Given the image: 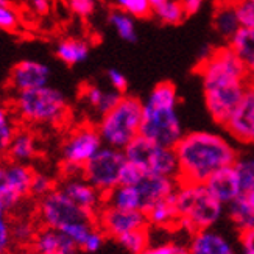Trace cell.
Wrapping results in <instances>:
<instances>
[{
  "label": "cell",
  "mask_w": 254,
  "mask_h": 254,
  "mask_svg": "<svg viewBox=\"0 0 254 254\" xmlns=\"http://www.w3.org/2000/svg\"><path fill=\"white\" fill-rule=\"evenodd\" d=\"M203 81L204 103L215 124L225 125L253 83L244 63L229 46L217 47L196 65Z\"/></svg>",
  "instance_id": "6da1fadb"
},
{
  "label": "cell",
  "mask_w": 254,
  "mask_h": 254,
  "mask_svg": "<svg viewBox=\"0 0 254 254\" xmlns=\"http://www.w3.org/2000/svg\"><path fill=\"white\" fill-rule=\"evenodd\" d=\"M180 183L206 184L214 173L233 167L239 151L228 137L211 131L186 132L175 147Z\"/></svg>",
  "instance_id": "7a4b0ae2"
},
{
  "label": "cell",
  "mask_w": 254,
  "mask_h": 254,
  "mask_svg": "<svg viewBox=\"0 0 254 254\" xmlns=\"http://www.w3.org/2000/svg\"><path fill=\"white\" fill-rule=\"evenodd\" d=\"M186 134L178 114V92L170 81H161L153 87L143 102L140 136L175 148Z\"/></svg>",
  "instance_id": "3957f363"
},
{
  "label": "cell",
  "mask_w": 254,
  "mask_h": 254,
  "mask_svg": "<svg viewBox=\"0 0 254 254\" xmlns=\"http://www.w3.org/2000/svg\"><path fill=\"white\" fill-rule=\"evenodd\" d=\"M175 203L180 212L178 229L189 236L212 229L225 212V206L209 192L206 184L180 183Z\"/></svg>",
  "instance_id": "277c9868"
},
{
  "label": "cell",
  "mask_w": 254,
  "mask_h": 254,
  "mask_svg": "<svg viewBox=\"0 0 254 254\" xmlns=\"http://www.w3.org/2000/svg\"><path fill=\"white\" fill-rule=\"evenodd\" d=\"M143 102L134 95H124L120 102L100 117L97 128L105 147L125 150L140 136Z\"/></svg>",
  "instance_id": "5b68a950"
},
{
  "label": "cell",
  "mask_w": 254,
  "mask_h": 254,
  "mask_svg": "<svg viewBox=\"0 0 254 254\" xmlns=\"http://www.w3.org/2000/svg\"><path fill=\"white\" fill-rule=\"evenodd\" d=\"M13 111L30 125H58L69 114L65 95L52 86L16 94Z\"/></svg>",
  "instance_id": "8992f818"
},
{
  "label": "cell",
  "mask_w": 254,
  "mask_h": 254,
  "mask_svg": "<svg viewBox=\"0 0 254 254\" xmlns=\"http://www.w3.org/2000/svg\"><path fill=\"white\" fill-rule=\"evenodd\" d=\"M128 162L134 164L145 175H159L178 180L180 165L175 148L162 147L159 143L139 136L124 150Z\"/></svg>",
  "instance_id": "52a82bcc"
},
{
  "label": "cell",
  "mask_w": 254,
  "mask_h": 254,
  "mask_svg": "<svg viewBox=\"0 0 254 254\" xmlns=\"http://www.w3.org/2000/svg\"><path fill=\"white\" fill-rule=\"evenodd\" d=\"M105 147L95 125L83 124L75 128L63 143V165L65 178L80 176L83 167Z\"/></svg>",
  "instance_id": "ba28073f"
},
{
  "label": "cell",
  "mask_w": 254,
  "mask_h": 254,
  "mask_svg": "<svg viewBox=\"0 0 254 254\" xmlns=\"http://www.w3.org/2000/svg\"><path fill=\"white\" fill-rule=\"evenodd\" d=\"M38 220L42 226L64 233L65 229L78 223L92 222V220H95V217L83 211L80 206H76L58 187V189H55L47 196L39 200Z\"/></svg>",
  "instance_id": "9c48e42d"
},
{
  "label": "cell",
  "mask_w": 254,
  "mask_h": 254,
  "mask_svg": "<svg viewBox=\"0 0 254 254\" xmlns=\"http://www.w3.org/2000/svg\"><path fill=\"white\" fill-rule=\"evenodd\" d=\"M127 164L124 150L103 147L83 167V178L105 196L120 186V175Z\"/></svg>",
  "instance_id": "30bf717a"
},
{
  "label": "cell",
  "mask_w": 254,
  "mask_h": 254,
  "mask_svg": "<svg viewBox=\"0 0 254 254\" xmlns=\"http://www.w3.org/2000/svg\"><path fill=\"white\" fill-rule=\"evenodd\" d=\"M95 220L97 226L103 231L105 236L116 240L131 231L148 228V220L143 211H129V209H119L108 204H105L102 211L97 214Z\"/></svg>",
  "instance_id": "8fae6325"
},
{
  "label": "cell",
  "mask_w": 254,
  "mask_h": 254,
  "mask_svg": "<svg viewBox=\"0 0 254 254\" xmlns=\"http://www.w3.org/2000/svg\"><path fill=\"white\" fill-rule=\"evenodd\" d=\"M228 134L244 145H254V83L248 86L245 97L225 125Z\"/></svg>",
  "instance_id": "7c38bea8"
},
{
  "label": "cell",
  "mask_w": 254,
  "mask_h": 254,
  "mask_svg": "<svg viewBox=\"0 0 254 254\" xmlns=\"http://www.w3.org/2000/svg\"><path fill=\"white\" fill-rule=\"evenodd\" d=\"M50 69L49 65L35 60L19 61L9 72V87L16 94L39 89V87L49 86Z\"/></svg>",
  "instance_id": "4fadbf2b"
},
{
  "label": "cell",
  "mask_w": 254,
  "mask_h": 254,
  "mask_svg": "<svg viewBox=\"0 0 254 254\" xmlns=\"http://www.w3.org/2000/svg\"><path fill=\"white\" fill-rule=\"evenodd\" d=\"M60 189L67 195L76 206H80L83 211L89 212L94 217H97V214L100 212L105 206V195L98 189H95L91 183H87L83 178V175L65 178L61 183Z\"/></svg>",
  "instance_id": "5bb4252c"
},
{
  "label": "cell",
  "mask_w": 254,
  "mask_h": 254,
  "mask_svg": "<svg viewBox=\"0 0 254 254\" xmlns=\"http://www.w3.org/2000/svg\"><path fill=\"white\" fill-rule=\"evenodd\" d=\"M180 181L176 178H169V176L159 175H143L140 183L136 186L139 195L142 198L143 212L154 203L162 201L165 198H170L178 190Z\"/></svg>",
  "instance_id": "9a60e30c"
},
{
  "label": "cell",
  "mask_w": 254,
  "mask_h": 254,
  "mask_svg": "<svg viewBox=\"0 0 254 254\" xmlns=\"http://www.w3.org/2000/svg\"><path fill=\"white\" fill-rule=\"evenodd\" d=\"M206 187L223 206H229L244 195L239 175L233 167H225L206 181Z\"/></svg>",
  "instance_id": "2e32d148"
},
{
  "label": "cell",
  "mask_w": 254,
  "mask_h": 254,
  "mask_svg": "<svg viewBox=\"0 0 254 254\" xmlns=\"http://www.w3.org/2000/svg\"><path fill=\"white\" fill-rule=\"evenodd\" d=\"M30 250L35 254H75L78 247L61 231L41 226Z\"/></svg>",
  "instance_id": "e0dca14e"
},
{
  "label": "cell",
  "mask_w": 254,
  "mask_h": 254,
  "mask_svg": "<svg viewBox=\"0 0 254 254\" xmlns=\"http://www.w3.org/2000/svg\"><path fill=\"white\" fill-rule=\"evenodd\" d=\"M187 248L190 254H236L229 239L215 229H204L195 233L190 236Z\"/></svg>",
  "instance_id": "ac0fdd59"
},
{
  "label": "cell",
  "mask_w": 254,
  "mask_h": 254,
  "mask_svg": "<svg viewBox=\"0 0 254 254\" xmlns=\"http://www.w3.org/2000/svg\"><path fill=\"white\" fill-rule=\"evenodd\" d=\"M148 226H154L158 229L173 231L180 226V212L175 203V195L165 198L162 201L154 203L145 211Z\"/></svg>",
  "instance_id": "d6986e66"
},
{
  "label": "cell",
  "mask_w": 254,
  "mask_h": 254,
  "mask_svg": "<svg viewBox=\"0 0 254 254\" xmlns=\"http://www.w3.org/2000/svg\"><path fill=\"white\" fill-rule=\"evenodd\" d=\"M212 22L215 31L228 42L242 28L233 0H220L215 6Z\"/></svg>",
  "instance_id": "ffe728a7"
},
{
  "label": "cell",
  "mask_w": 254,
  "mask_h": 254,
  "mask_svg": "<svg viewBox=\"0 0 254 254\" xmlns=\"http://www.w3.org/2000/svg\"><path fill=\"white\" fill-rule=\"evenodd\" d=\"M122 97H124L122 94H119L114 89L105 91L102 87L94 86V84L84 86L81 91V98L84 100V103L89 108H92L94 111L100 116H105L108 111H111V109L120 102Z\"/></svg>",
  "instance_id": "44dd1931"
},
{
  "label": "cell",
  "mask_w": 254,
  "mask_h": 254,
  "mask_svg": "<svg viewBox=\"0 0 254 254\" xmlns=\"http://www.w3.org/2000/svg\"><path fill=\"white\" fill-rule=\"evenodd\" d=\"M228 46L236 52L240 61L244 63L250 80L254 83V30L240 28L236 35L231 38Z\"/></svg>",
  "instance_id": "7402d4cb"
},
{
  "label": "cell",
  "mask_w": 254,
  "mask_h": 254,
  "mask_svg": "<svg viewBox=\"0 0 254 254\" xmlns=\"http://www.w3.org/2000/svg\"><path fill=\"white\" fill-rule=\"evenodd\" d=\"M36 153L38 150L35 136L27 129H19L6 151V159L19 164H27L36 156Z\"/></svg>",
  "instance_id": "603a6c76"
},
{
  "label": "cell",
  "mask_w": 254,
  "mask_h": 254,
  "mask_svg": "<svg viewBox=\"0 0 254 254\" xmlns=\"http://www.w3.org/2000/svg\"><path fill=\"white\" fill-rule=\"evenodd\" d=\"M89 52H91L89 44L76 38L63 39L57 44V47H55L57 58L67 65H76L80 63H84L87 57H89Z\"/></svg>",
  "instance_id": "cb8c5ba5"
},
{
  "label": "cell",
  "mask_w": 254,
  "mask_h": 254,
  "mask_svg": "<svg viewBox=\"0 0 254 254\" xmlns=\"http://www.w3.org/2000/svg\"><path fill=\"white\" fill-rule=\"evenodd\" d=\"M24 200L25 198L17 192L13 181L9 178L6 159L0 161V209L3 212L9 214L16 211Z\"/></svg>",
  "instance_id": "d4e9b609"
},
{
  "label": "cell",
  "mask_w": 254,
  "mask_h": 254,
  "mask_svg": "<svg viewBox=\"0 0 254 254\" xmlns=\"http://www.w3.org/2000/svg\"><path fill=\"white\" fill-rule=\"evenodd\" d=\"M105 204L129 211H143L142 198L136 186H117L105 196Z\"/></svg>",
  "instance_id": "484cf974"
},
{
  "label": "cell",
  "mask_w": 254,
  "mask_h": 254,
  "mask_svg": "<svg viewBox=\"0 0 254 254\" xmlns=\"http://www.w3.org/2000/svg\"><path fill=\"white\" fill-rule=\"evenodd\" d=\"M108 24L114 28L117 33V36L129 44L137 42V30H136V22L134 17H131L129 14L124 13L120 9H113L111 13L108 14Z\"/></svg>",
  "instance_id": "4316f807"
},
{
  "label": "cell",
  "mask_w": 254,
  "mask_h": 254,
  "mask_svg": "<svg viewBox=\"0 0 254 254\" xmlns=\"http://www.w3.org/2000/svg\"><path fill=\"white\" fill-rule=\"evenodd\" d=\"M17 131V117L14 111L0 105V158L6 156V151Z\"/></svg>",
  "instance_id": "83f0119b"
},
{
  "label": "cell",
  "mask_w": 254,
  "mask_h": 254,
  "mask_svg": "<svg viewBox=\"0 0 254 254\" xmlns=\"http://www.w3.org/2000/svg\"><path fill=\"white\" fill-rule=\"evenodd\" d=\"M228 215L233 225L240 231L254 228V209L248 204L247 198L242 195L239 200L228 206Z\"/></svg>",
  "instance_id": "f1b7e54d"
},
{
  "label": "cell",
  "mask_w": 254,
  "mask_h": 254,
  "mask_svg": "<svg viewBox=\"0 0 254 254\" xmlns=\"http://www.w3.org/2000/svg\"><path fill=\"white\" fill-rule=\"evenodd\" d=\"M38 229L25 218H11V239L13 245L19 250H30Z\"/></svg>",
  "instance_id": "f546056e"
},
{
  "label": "cell",
  "mask_w": 254,
  "mask_h": 254,
  "mask_svg": "<svg viewBox=\"0 0 254 254\" xmlns=\"http://www.w3.org/2000/svg\"><path fill=\"white\" fill-rule=\"evenodd\" d=\"M153 14L164 25H180L187 19L181 0H167L161 6L154 8Z\"/></svg>",
  "instance_id": "4dcf8cb0"
},
{
  "label": "cell",
  "mask_w": 254,
  "mask_h": 254,
  "mask_svg": "<svg viewBox=\"0 0 254 254\" xmlns=\"http://www.w3.org/2000/svg\"><path fill=\"white\" fill-rule=\"evenodd\" d=\"M234 169L239 175L244 193L254 189V150L239 153L234 162Z\"/></svg>",
  "instance_id": "1f68e13d"
},
{
  "label": "cell",
  "mask_w": 254,
  "mask_h": 254,
  "mask_svg": "<svg viewBox=\"0 0 254 254\" xmlns=\"http://www.w3.org/2000/svg\"><path fill=\"white\" fill-rule=\"evenodd\" d=\"M119 245L124 247L129 254H142L150 247V233L148 228L131 231L128 234H124L117 239Z\"/></svg>",
  "instance_id": "d6a6232c"
},
{
  "label": "cell",
  "mask_w": 254,
  "mask_h": 254,
  "mask_svg": "<svg viewBox=\"0 0 254 254\" xmlns=\"http://www.w3.org/2000/svg\"><path fill=\"white\" fill-rule=\"evenodd\" d=\"M116 9L124 11L134 19H147L153 14L150 0H113Z\"/></svg>",
  "instance_id": "836d02e7"
},
{
  "label": "cell",
  "mask_w": 254,
  "mask_h": 254,
  "mask_svg": "<svg viewBox=\"0 0 254 254\" xmlns=\"http://www.w3.org/2000/svg\"><path fill=\"white\" fill-rule=\"evenodd\" d=\"M57 187H55L53 180L46 173H39L35 172V176H33L31 181V190H30V196H36V198H44L47 196L50 192H53Z\"/></svg>",
  "instance_id": "e575fe53"
},
{
  "label": "cell",
  "mask_w": 254,
  "mask_h": 254,
  "mask_svg": "<svg viewBox=\"0 0 254 254\" xmlns=\"http://www.w3.org/2000/svg\"><path fill=\"white\" fill-rule=\"evenodd\" d=\"M242 28L254 30V0H233Z\"/></svg>",
  "instance_id": "d590c367"
},
{
  "label": "cell",
  "mask_w": 254,
  "mask_h": 254,
  "mask_svg": "<svg viewBox=\"0 0 254 254\" xmlns=\"http://www.w3.org/2000/svg\"><path fill=\"white\" fill-rule=\"evenodd\" d=\"M13 239H11V218L0 209V254H9L13 251Z\"/></svg>",
  "instance_id": "8d00e7d4"
},
{
  "label": "cell",
  "mask_w": 254,
  "mask_h": 254,
  "mask_svg": "<svg viewBox=\"0 0 254 254\" xmlns=\"http://www.w3.org/2000/svg\"><path fill=\"white\" fill-rule=\"evenodd\" d=\"M142 254H190V253L187 245H183L175 240H167L158 245H150Z\"/></svg>",
  "instance_id": "74e56055"
},
{
  "label": "cell",
  "mask_w": 254,
  "mask_h": 254,
  "mask_svg": "<svg viewBox=\"0 0 254 254\" xmlns=\"http://www.w3.org/2000/svg\"><path fill=\"white\" fill-rule=\"evenodd\" d=\"M143 173L139 167H136L134 164H131L127 161L125 167L122 170V175H120V184L122 186H137L140 183V180L143 178Z\"/></svg>",
  "instance_id": "f35d334b"
},
{
  "label": "cell",
  "mask_w": 254,
  "mask_h": 254,
  "mask_svg": "<svg viewBox=\"0 0 254 254\" xmlns=\"http://www.w3.org/2000/svg\"><path fill=\"white\" fill-rule=\"evenodd\" d=\"M19 25V17L16 11L9 5L0 6V30L5 31H14Z\"/></svg>",
  "instance_id": "ab89813d"
},
{
  "label": "cell",
  "mask_w": 254,
  "mask_h": 254,
  "mask_svg": "<svg viewBox=\"0 0 254 254\" xmlns=\"http://www.w3.org/2000/svg\"><path fill=\"white\" fill-rule=\"evenodd\" d=\"M69 6L76 16L80 17H89L94 14L97 0H69Z\"/></svg>",
  "instance_id": "60d3db41"
},
{
  "label": "cell",
  "mask_w": 254,
  "mask_h": 254,
  "mask_svg": "<svg viewBox=\"0 0 254 254\" xmlns=\"http://www.w3.org/2000/svg\"><path fill=\"white\" fill-rule=\"evenodd\" d=\"M106 78H108L109 84H111V87L114 91L125 95V92L128 89V80H127V76L122 72L117 70V69H108Z\"/></svg>",
  "instance_id": "b9f144b4"
},
{
  "label": "cell",
  "mask_w": 254,
  "mask_h": 254,
  "mask_svg": "<svg viewBox=\"0 0 254 254\" xmlns=\"http://www.w3.org/2000/svg\"><path fill=\"white\" fill-rule=\"evenodd\" d=\"M103 244H105V233L100 228H97L92 233V236L89 237V240L86 242V245L83 247V251L95 253L103 247Z\"/></svg>",
  "instance_id": "7bdbcfd3"
},
{
  "label": "cell",
  "mask_w": 254,
  "mask_h": 254,
  "mask_svg": "<svg viewBox=\"0 0 254 254\" xmlns=\"http://www.w3.org/2000/svg\"><path fill=\"white\" fill-rule=\"evenodd\" d=\"M242 254H254V228L245 229L239 234Z\"/></svg>",
  "instance_id": "ee69618b"
},
{
  "label": "cell",
  "mask_w": 254,
  "mask_h": 254,
  "mask_svg": "<svg viewBox=\"0 0 254 254\" xmlns=\"http://www.w3.org/2000/svg\"><path fill=\"white\" fill-rule=\"evenodd\" d=\"M181 2H183L184 11H186V16L190 17V16H195L196 13H200L204 0H181Z\"/></svg>",
  "instance_id": "f6af8a7d"
},
{
  "label": "cell",
  "mask_w": 254,
  "mask_h": 254,
  "mask_svg": "<svg viewBox=\"0 0 254 254\" xmlns=\"http://www.w3.org/2000/svg\"><path fill=\"white\" fill-rule=\"evenodd\" d=\"M30 2L33 9L41 16H46L50 11V0H30Z\"/></svg>",
  "instance_id": "bcb514c9"
},
{
  "label": "cell",
  "mask_w": 254,
  "mask_h": 254,
  "mask_svg": "<svg viewBox=\"0 0 254 254\" xmlns=\"http://www.w3.org/2000/svg\"><path fill=\"white\" fill-rule=\"evenodd\" d=\"M244 196L247 198V201H248V204L254 209V189H251V190H248V192H245L244 193Z\"/></svg>",
  "instance_id": "7dc6e473"
},
{
  "label": "cell",
  "mask_w": 254,
  "mask_h": 254,
  "mask_svg": "<svg viewBox=\"0 0 254 254\" xmlns=\"http://www.w3.org/2000/svg\"><path fill=\"white\" fill-rule=\"evenodd\" d=\"M167 0H150V3H151V6H153V9L154 8H158V6H161L162 3H165Z\"/></svg>",
  "instance_id": "c3c4849f"
},
{
  "label": "cell",
  "mask_w": 254,
  "mask_h": 254,
  "mask_svg": "<svg viewBox=\"0 0 254 254\" xmlns=\"http://www.w3.org/2000/svg\"><path fill=\"white\" fill-rule=\"evenodd\" d=\"M9 254H35L31 250H17V251H11Z\"/></svg>",
  "instance_id": "681fc988"
},
{
  "label": "cell",
  "mask_w": 254,
  "mask_h": 254,
  "mask_svg": "<svg viewBox=\"0 0 254 254\" xmlns=\"http://www.w3.org/2000/svg\"><path fill=\"white\" fill-rule=\"evenodd\" d=\"M8 5V0H0V6H6Z\"/></svg>",
  "instance_id": "f907efd6"
}]
</instances>
